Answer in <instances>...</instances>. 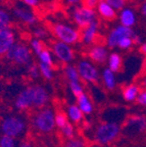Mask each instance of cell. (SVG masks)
<instances>
[{"label":"cell","instance_id":"obj_1","mask_svg":"<svg viewBox=\"0 0 146 147\" xmlns=\"http://www.w3.org/2000/svg\"><path fill=\"white\" fill-rule=\"evenodd\" d=\"M0 130L2 135L9 136L11 138H16L25 133L26 123L22 117L10 115L6 117L0 123Z\"/></svg>","mask_w":146,"mask_h":147},{"label":"cell","instance_id":"obj_2","mask_svg":"<svg viewBox=\"0 0 146 147\" xmlns=\"http://www.w3.org/2000/svg\"><path fill=\"white\" fill-rule=\"evenodd\" d=\"M32 124L36 130L44 134L53 131L55 125L54 115L50 108H43L35 113L32 119Z\"/></svg>","mask_w":146,"mask_h":147},{"label":"cell","instance_id":"obj_3","mask_svg":"<svg viewBox=\"0 0 146 147\" xmlns=\"http://www.w3.org/2000/svg\"><path fill=\"white\" fill-rule=\"evenodd\" d=\"M52 33L56 37L57 41L66 43L68 45L77 43L80 40V32L74 27L64 25L62 23L54 24L52 27Z\"/></svg>","mask_w":146,"mask_h":147},{"label":"cell","instance_id":"obj_4","mask_svg":"<svg viewBox=\"0 0 146 147\" xmlns=\"http://www.w3.org/2000/svg\"><path fill=\"white\" fill-rule=\"evenodd\" d=\"M6 58L18 65L29 64L32 58L30 48L23 43H14V46L6 53Z\"/></svg>","mask_w":146,"mask_h":147},{"label":"cell","instance_id":"obj_5","mask_svg":"<svg viewBox=\"0 0 146 147\" xmlns=\"http://www.w3.org/2000/svg\"><path fill=\"white\" fill-rule=\"evenodd\" d=\"M73 18L76 25L81 29H85L96 21V12L94 9L86 6H78L73 12Z\"/></svg>","mask_w":146,"mask_h":147},{"label":"cell","instance_id":"obj_6","mask_svg":"<svg viewBox=\"0 0 146 147\" xmlns=\"http://www.w3.org/2000/svg\"><path fill=\"white\" fill-rule=\"evenodd\" d=\"M120 129L118 125L116 124H102L97 128L95 132V139L97 142L102 143H110L112 141L116 140V138L119 136Z\"/></svg>","mask_w":146,"mask_h":147},{"label":"cell","instance_id":"obj_7","mask_svg":"<svg viewBox=\"0 0 146 147\" xmlns=\"http://www.w3.org/2000/svg\"><path fill=\"white\" fill-rule=\"evenodd\" d=\"M77 71L82 80L86 82L96 83L98 81V71L91 62L87 60H82L78 63Z\"/></svg>","mask_w":146,"mask_h":147},{"label":"cell","instance_id":"obj_8","mask_svg":"<svg viewBox=\"0 0 146 147\" xmlns=\"http://www.w3.org/2000/svg\"><path fill=\"white\" fill-rule=\"evenodd\" d=\"M134 35V31L132 30V28H127L124 26L120 25L112 29V32L108 35L107 39H106V45L110 48H114L116 46H118V42L123 38L126 37H131Z\"/></svg>","mask_w":146,"mask_h":147},{"label":"cell","instance_id":"obj_9","mask_svg":"<svg viewBox=\"0 0 146 147\" xmlns=\"http://www.w3.org/2000/svg\"><path fill=\"white\" fill-rule=\"evenodd\" d=\"M52 51L55 57L64 63L72 61L75 57V53L71 46L60 41H55L52 44Z\"/></svg>","mask_w":146,"mask_h":147},{"label":"cell","instance_id":"obj_10","mask_svg":"<svg viewBox=\"0 0 146 147\" xmlns=\"http://www.w3.org/2000/svg\"><path fill=\"white\" fill-rule=\"evenodd\" d=\"M16 43V35L14 31L8 28L0 30V56L6 55V53Z\"/></svg>","mask_w":146,"mask_h":147},{"label":"cell","instance_id":"obj_11","mask_svg":"<svg viewBox=\"0 0 146 147\" xmlns=\"http://www.w3.org/2000/svg\"><path fill=\"white\" fill-rule=\"evenodd\" d=\"M16 107L20 110H26L33 107V87L26 88L18 94L16 100Z\"/></svg>","mask_w":146,"mask_h":147},{"label":"cell","instance_id":"obj_12","mask_svg":"<svg viewBox=\"0 0 146 147\" xmlns=\"http://www.w3.org/2000/svg\"><path fill=\"white\" fill-rule=\"evenodd\" d=\"M33 87V107L41 108L46 105L48 101V94L42 86L35 85Z\"/></svg>","mask_w":146,"mask_h":147},{"label":"cell","instance_id":"obj_13","mask_svg":"<svg viewBox=\"0 0 146 147\" xmlns=\"http://www.w3.org/2000/svg\"><path fill=\"white\" fill-rule=\"evenodd\" d=\"M88 56L92 61L97 62V63H103L107 59V49L102 45H95L89 50Z\"/></svg>","mask_w":146,"mask_h":147},{"label":"cell","instance_id":"obj_14","mask_svg":"<svg viewBox=\"0 0 146 147\" xmlns=\"http://www.w3.org/2000/svg\"><path fill=\"white\" fill-rule=\"evenodd\" d=\"M12 13L20 21L27 24V25H34L37 22L36 16L32 11H30V10H28L26 8H23V7H14V10H12Z\"/></svg>","mask_w":146,"mask_h":147},{"label":"cell","instance_id":"obj_15","mask_svg":"<svg viewBox=\"0 0 146 147\" xmlns=\"http://www.w3.org/2000/svg\"><path fill=\"white\" fill-rule=\"evenodd\" d=\"M97 32H98V23H97V21H95L91 25L83 29L80 38L85 44H91L95 40L96 36H97Z\"/></svg>","mask_w":146,"mask_h":147},{"label":"cell","instance_id":"obj_16","mask_svg":"<svg viewBox=\"0 0 146 147\" xmlns=\"http://www.w3.org/2000/svg\"><path fill=\"white\" fill-rule=\"evenodd\" d=\"M121 25L127 28H132L136 23V16L131 8H123L120 12Z\"/></svg>","mask_w":146,"mask_h":147},{"label":"cell","instance_id":"obj_17","mask_svg":"<svg viewBox=\"0 0 146 147\" xmlns=\"http://www.w3.org/2000/svg\"><path fill=\"white\" fill-rule=\"evenodd\" d=\"M97 9H98V12L100 13V16L105 20H114L116 16V10L112 6H110L104 0L99 1L98 5H97Z\"/></svg>","mask_w":146,"mask_h":147},{"label":"cell","instance_id":"obj_18","mask_svg":"<svg viewBox=\"0 0 146 147\" xmlns=\"http://www.w3.org/2000/svg\"><path fill=\"white\" fill-rule=\"evenodd\" d=\"M122 65H123V60H122L121 55L116 52H112L108 56V69L112 73H118L121 71Z\"/></svg>","mask_w":146,"mask_h":147},{"label":"cell","instance_id":"obj_19","mask_svg":"<svg viewBox=\"0 0 146 147\" xmlns=\"http://www.w3.org/2000/svg\"><path fill=\"white\" fill-rule=\"evenodd\" d=\"M139 92V87L135 85H129L123 88V96L127 101H133L137 98V95Z\"/></svg>","mask_w":146,"mask_h":147},{"label":"cell","instance_id":"obj_20","mask_svg":"<svg viewBox=\"0 0 146 147\" xmlns=\"http://www.w3.org/2000/svg\"><path fill=\"white\" fill-rule=\"evenodd\" d=\"M55 109H56V113H55V117H54L55 124L57 125L58 128L62 129L68 123H69L68 115H66V113H64V110L60 108V106H58V107L56 106Z\"/></svg>","mask_w":146,"mask_h":147},{"label":"cell","instance_id":"obj_21","mask_svg":"<svg viewBox=\"0 0 146 147\" xmlns=\"http://www.w3.org/2000/svg\"><path fill=\"white\" fill-rule=\"evenodd\" d=\"M78 99V103L80 105V109L81 111H83L84 113L88 115V113H91L92 111V105H91V102L89 101L88 97L83 93Z\"/></svg>","mask_w":146,"mask_h":147},{"label":"cell","instance_id":"obj_22","mask_svg":"<svg viewBox=\"0 0 146 147\" xmlns=\"http://www.w3.org/2000/svg\"><path fill=\"white\" fill-rule=\"evenodd\" d=\"M103 81L106 86V88L110 90H112L116 86V80H114V73L110 69H105L103 71Z\"/></svg>","mask_w":146,"mask_h":147},{"label":"cell","instance_id":"obj_23","mask_svg":"<svg viewBox=\"0 0 146 147\" xmlns=\"http://www.w3.org/2000/svg\"><path fill=\"white\" fill-rule=\"evenodd\" d=\"M11 24V18L9 13L4 10V9L0 8V30H4L8 29Z\"/></svg>","mask_w":146,"mask_h":147},{"label":"cell","instance_id":"obj_24","mask_svg":"<svg viewBox=\"0 0 146 147\" xmlns=\"http://www.w3.org/2000/svg\"><path fill=\"white\" fill-rule=\"evenodd\" d=\"M39 60L41 63H44L48 67H52L53 65V56L51 54V52L48 49H44L40 54L38 55Z\"/></svg>","mask_w":146,"mask_h":147},{"label":"cell","instance_id":"obj_25","mask_svg":"<svg viewBox=\"0 0 146 147\" xmlns=\"http://www.w3.org/2000/svg\"><path fill=\"white\" fill-rule=\"evenodd\" d=\"M64 74H66V78L69 79L71 82H79V80H80L77 69L73 65H66L64 67Z\"/></svg>","mask_w":146,"mask_h":147},{"label":"cell","instance_id":"obj_26","mask_svg":"<svg viewBox=\"0 0 146 147\" xmlns=\"http://www.w3.org/2000/svg\"><path fill=\"white\" fill-rule=\"evenodd\" d=\"M69 113H70V115H71L72 119H73L75 123L79 124V123L82 121V117H83L82 111H81V109L78 107V106H76V105L70 106Z\"/></svg>","mask_w":146,"mask_h":147},{"label":"cell","instance_id":"obj_27","mask_svg":"<svg viewBox=\"0 0 146 147\" xmlns=\"http://www.w3.org/2000/svg\"><path fill=\"white\" fill-rule=\"evenodd\" d=\"M30 48L36 55H39L40 53L42 52V51L44 50V49H45V48H44V45H43V43H42L41 40L36 39V38H34V39L31 40Z\"/></svg>","mask_w":146,"mask_h":147},{"label":"cell","instance_id":"obj_28","mask_svg":"<svg viewBox=\"0 0 146 147\" xmlns=\"http://www.w3.org/2000/svg\"><path fill=\"white\" fill-rule=\"evenodd\" d=\"M38 67H39L40 74H41L44 78L47 79V80H52L53 74H52V69H51V67H48V65H46V64H44V63H41V62H39Z\"/></svg>","mask_w":146,"mask_h":147},{"label":"cell","instance_id":"obj_29","mask_svg":"<svg viewBox=\"0 0 146 147\" xmlns=\"http://www.w3.org/2000/svg\"><path fill=\"white\" fill-rule=\"evenodd\" d=\"M16 139L6 135L0 136V147H16Z\"/></svg>","mask_w":146,"mask_h":147},{"label":"cell","instance_id":"obj_30","mask_svg":"<svg viewBox=\"0 0 146 147\" xmlns=\"http://www.w3.org/2000/svg\"><path fill=\"white\" fill-rule=\"evenodd\" d=\"M104 1L114 10H122L126 4V0H104Z\"/></svg>","mask_w":146,"mask_h":147},{"label":"cell","instance_id":"obj_31","mask_svg":"<svg viewBox=\"0 0 146 147\" xmlns=\"http://www.w3.org/2000/svg\"><path fill=\"white\" fill-rule=\"evenodd\" d=\"M70 87H71L73 94L75 95V97H77V98H79V97L83 94V88H82V86L79 84V82H71L70 83Z\"/></svg>","mask_w":146,"mask_h":147},{"label":"cell","instance_id":"obj_32","mask_svg":"<svg viewBox=\"0 0 146 147\" xmlns=\"http://www.w3.org/2000/svg\"><path fill=\"white\" fill-rule=\"evenodd\" d=\"M133 44L134 43H133L132 38L131 37H126V38H123V39H121L118 42V47H120L121 49H129Z\"/></svg>","mask_w":146,"mask_h":147},{"label":"cell","instance_id":"obj_33","mask_svg":"<svg viewBox=\"0 0 146 147\" xmlns=\"http://www.w3.org/2000/svg\"><path fill=\"white\" fill-rule=\"evenodd\" d=\"M62 133L64 137H66L68 139H73L74 138V129L70 123L66 125L64 128L62 129Z\"/></svg>","mask_w":146,"mask_h":147},{"label":"cell","instance_id":"obj_34","mask_svg":"<svg viewBox=\"0 0 146 147\" xmlns=\"http://www.w3.org/2000/svg\"><path fill=\"white\" fill-rule=\"evenodd\" d=\"M28 74H29V76H30L32 79H37L39 77V75H40L39 67L35 63L30 64L29 67H28Z\"/></svg>","mask_w":146,"mask_h":147},{"label":"cell","instance_id":"obj_35","mask_svg":"<svg viewBox=\"0 0 146 147\" xmlns=\"http://www.w3.org/2000/svg\"><path fill=\"white\" fill-rule=\"evenodd\" d=\"M64 147H84V143L79 139H69L64 145Z\"/></svg>","mask_w":146,"mask_h":147},{"label":"cell","instance_id":"obj_36","mask_svg":"<svg viewBox=\"0 0 146 147\" xmlns=\"http://www.w3.org/2000/svg\"><path fill=\"white\" fill-rule=\"evenodd\" d=\"M33 33H34L35 38L39 40L43 39V38H45L47 36V32H46V30H44L43 28H37V29H35Z\"/></svg>","mask_w":146,"mask_h":147},{"label":"cell","instance_id":"obj_37","mask_svg":"<svg viewBox=\"0 0 146 147\" xmlns=\"http://www.w3.org/2000/svg\"><path fill=\"white\" fill-rule=\"evenodd\" d=\"M139 96L136 98V102L142 105H146V91H140Z\"/></svg>","mask_w":146,"mask_h":147},{"label":"cell","instance_id":"obj_38","mask_svg":"<svg viewBox=\"0 0 146 147\" xmlns=\"http://www.w3.org/2000/svg\"><path fill=\"white\" fill-rule=\"evenodd\" d=\"M99 0H84V6L89 7V8L94 9V7H96L98 5Z\"/></svg>","mask_w":146,"mask_h":147},{"label":"cell","instance_id":"obj_39","mask_svg":"<svg viewBox=\"0 0 146 147\" xmlns=\"http://www.w3.org/2000/svg\"><path fill=\"white\" fill-rule=\"evenodd\" d=\"M23 2L25 3L27 6H30V7H34L38 5L39 0H23Z\"/></svg>","mask_w":146,"mask_h":147},{"label":"cell","instance_id":"obj_40","mask_svg":"<svg viewBox=\"0 0 146 147\" xmlns=\"http://www.w3.org/2000/svg\"><path fill=\"white\" fill-rule=\"evenodd\" d=\"M18 147H33V144H32V142H31V141L25 140V141H23V142L20 143Z\"/></svg>","mask_w":146,"mask_h":147},{"label":"cell","instance_id":"obj_41","mask_svg":"<svg viewBox=\"0 0 146 147\" xmlns=\"http://www.w3.org/2000/svg\"><path fill=\"white\" fill-rule=\"evenodd\" d=\"M141 13L146 18V1L142 4V6H141Z\"/></svg>","mask_w":146,"mask_h":147},{"label":"cell","instance_id":"obj_42","mask_svg":"<svg viewBox=\"0 0 146 147\" xmlns=\"http://www.w3.org/2000/svg\"><path fill=\"white\" fill-rule=\"evenodd\" d=\"M140 51H141V53L146 55V43H143L140 46Z\"/></svg>","mask_w":146,"mask_h":147},{"label":"cell","instance_id":"obj_43","mask_svg":"<svg viewBox=\"0 0 146 147\" xmlns=\"http://www.w3.org/2000/svg\"><path fill=\"white\" fill-rule=\"evenodd\" d=\"M80 1L81 0H66V2L69 3V4H72V5L77 4V3H79Z\"/></svg>","mask_w":146,"mask_h":147},{"label":"cell","instance_id":"obj_44","mask_svg":"<svg viewBox=\"0 0 146 147\" xmlns=\"http://www.w3.org/2000/svg\"><path fill=\"white\" fill-rule=\"evenodd\" d=\"M143 87H144V89L146 90V78H145V80L143 81Z\"/></svg>","mask_w":146,"mask_h":147},{"label":"cell","instance_id":"obj_45","mask_svg":"<svg viewBox=\"0 0 146 147\" xmlns=\"http://www.w3.org/2000/svg\"><path fill=\"white\" fill-rule=\"evenodd\" d=\"M0 136H1V130H0Z\"/></svg>","mask_w":146,"mask_h":147},{"label":"cell","instance_id":"obj_46","mask_svg":"<svg viewBox=\"0 0 146 147\" xmlns=\"http://www.w3.org/2000/svg\"><path fill=\"white\" fill-rule=\"evenodd\" d=\"M0 115H1V111H0Z\"/></svg>","mask_w":146,"mask_h":147},{"label":"cell","instance_id":"obj_47","mask_svg":"<svg viewBox=\"0 0 146 147\" xmlns=\"http://www.w3.org/2000/svg\"><path fill=\"white\" fill-rule=\"evenodd\" d=\"M0 1H1V0H0Z\"/></svg>","mask_w":146,"mask_h":147}]
</instances>
